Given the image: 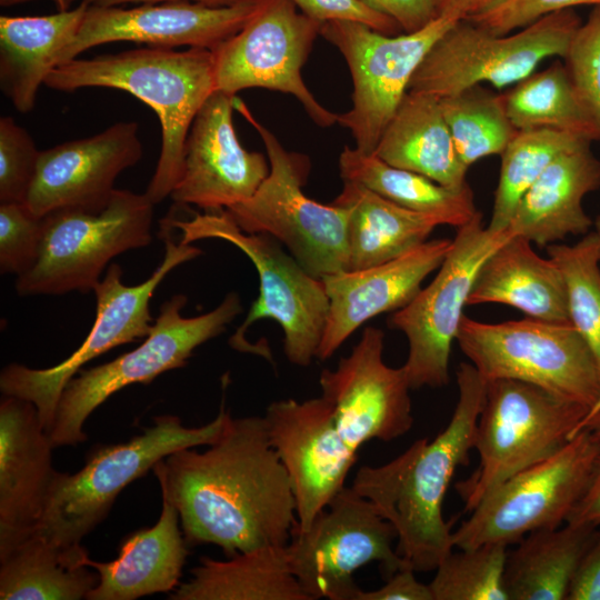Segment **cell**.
I'll return each mask as SVG.
<instances>
[{"instance_id":"cell-5","label":"cell","mask_w":600,"mask_h":600,"mask_svg":"<svg viewBox=\"0 0 600 600\" xmlns=\"http://www.w3.org/2000/svg\"><path fill=\"white\" fill-rule=\"evenodd\" d=\"M234 108L258 131L270 172L251 198L226 211L242 231L281 241L311 276L321 279L346 271L348 210L306 196L308 157L286 150L238 97Z\"/></svg>"},{"instance_id":"cell-48","label":"cell","mask_w":600,"mask_h":600,"mask_svg":"<svg viewBox=\"0 0 600 600\" xmlns=\"http://www.w3.org/2000/svg\"><path fill=\"white\" fill-rule=\"evenodd\" d=\"M567 522L600 526V457L584 493L570 512Z\"/></svg>"},{"instance_id":"cell-29","label":"cell","mask_w":600,"mask_h":600,"mask_svg":"<svg viewBox=\"0 0 600 600\" xmlns=\"http://www.w3.org/2000/svg\"><path fill=\"white\" fill-rule=\"evenodd\" d=\"M386 163L422 174L442 186L467 183L461 161L442 114L440 99L408 91L373 152Z\"/></svg>"},{"instance_id":"cell-42","label":"cell","mask_w":600,"mask_h":600,"mask_svg":"<svg viewBox=\"0 0 600 600\" xmlns=\"http://www.w3.org/2000/svg\"><path fill=\"white\" fill-rule=\"evenodd\" d=\"M40 152L26 129L0 119V203L26 202Z\"/></svg>"},{"instance_id":"cell-50","label":"cell","mask_w":600,"mask_h":600,"mask_svg":"<svg viewBox=\"0 0 600 600\" xmlns=\"http://www.w3.org/2000/svg\"><path fill=\"white\" fill-rule=\"evenodd\" d=\"M91 7H117L118 4L131 3V2H141V3H160L167 1H180V0H83ZM194 2H201L209 6H231L241 0H188Z\"/></svg>"},{"instance_id":"cell-43","label":"cell","mask_w":600,"mask_h":600,"mask_svg":"<svg viewBox=\"0 0 600 600\" xmlns=\"http://www.w3.org/2000/svg\"><path fill=\"white\" fill-rule=\"evenodd\" d=\"M584 4L600 6V0H501L468 21L496 34H507L551 12Z\"/></svg>"},{"instance_id":"cell-33","label":"cell","mask_w":600,"mask_h":600,"mask_svg":"<svg viewBox=\"0 0 600 600\" xmlns=\"http://www.w3.org/2000/svg\"><path fill=\"white\" fill-rule=\"evenodd\" d=\"M87 550L61 549L38 532L0 558L1 600H80L98 584Z\"/></svg>"},{"instance_id":"cell-9","label":"cell","mask_w":600,"mask_h":600,"mask_svg":"<svg viewBox=\"0 0 600 600\" xmlns=\"http://www.w3.org/2000/svg\"><path fill=\"white\" fill-rule=\"evenodd\" d=\"M457 343L486 381H523L590 412L600 403V368L572 323L528 317L487 323L464 314Z\"/></svg>"},{"instance_id":"cell-28","label":"cell","mask_w":600,"mask_h":600,"mask_svg":"<svg viewBox=\"0 0 600 600\" xmlns=\"http://www.w3.org/2000/svg\"><path fill=\"white\" fill-rule=\"evenodd\" d=\"M89 4L48 16L0 17V87L20 113L30 112L48 74L78 33Z\"/></svg>"},{"instance_id":"cell-32","label":"cell","mask_w":600,"mask_h":600,"mask_svg":"<svg viewBox=\"0 0 600 600\" xmlns=\"http://www.w3.org/2000/svg\"><path fill=\"white\" fill-rule=\"evenodd\" d=\"M597 528L566 522L523 537L507 556L504 587L509 600H567Z\"/></svg>"},{"instance_id":"cell-36","label":"cell","mask_w":600,"mask_h":600,"mask_svg":"<svg viewBox=\"0 0 600 600\" xmlns=\"http://www.w3.org/2000/svg\"><path fill=\"white\" fill-rule=\"evenodd\" d=\"M591 142L582 136L553 129L517 131L500 154V177L487 228L506 230L520 198L548 166L560 154Z\"/></svg>"},{"instance_id":"cell-2","label":"cell","mask_w":600,"mask_h":600,"mask_svg":"<svg viewBox=\"0 0 600 600\" xmlns=\"http://www.w3.org/2000/svg\"><path fill=\"white\" fill-rule=\"evenodd\" d=\"M458 402L443 431L421 438L396 459L361 467L352 489L373 503L397 532V552L416 572L432 571L453 550L443 519L446 492L456 470L469 462L487 381L467 362L457 372Z\"/></svg>"},{"instance_id":"cell-40","label":"cell","mask_w":600,"mask_h":600,"mask_svg":"<svg viewBox=\"0 0 600 600\" xmlns=\"http://www.w3.org/2000/svg\"><path fill=\"white\" fill-rule=\"evenodd\" d=\"M43 233V217L26 202L0 203V272L27 273L36 264Z\"/></svg>"},{"instance_id":"cell-21","label":"cell","mask_w":600,"mask_h":600,"mask_svg":"<svg viewBox=\"0 0 600 600\" xmlns=\"http://www.w3.org/2000/svg\"><path fill=\"white\" fill-rule=\"evenodd\" d=\"M237 96L214 91L197 113L184 144L182 176L170 197L206 212L251 198L270 172L268 157L246 150L234 131Z\"/></svg>"},{"instance_id":"cell-20","label":"cell","mask_w":600,"mask_h":600,"mask_svg":"<svg viewBox=\"0 0 600 600\" xmlns=\"http://www.w3.org/2000/svg\"><path fill=\"white\" fill-rule=\"evenodd\" d=\"M260 1L241 0L221 7L188 0L143 3L130 9L89 6L59 64L92 47L117 41L213 50L243 28Z\"/></svg>"},{"instance_id":"cell-15","label":"cell","mask_w":600,"mask_h":600,"mask_svg":"<svg viewBox=\"0 0 600 600\" xmlns=\"http://www.w3.org/2000/svg\"><path fill=\"white\" fill-rule=\"evenodd\" d=\"M459 19L441 14L423 29L389 36L350 20L323 22L328 42L343 56L352 79V106L339 114L363 153H373L386 127L409 91L413 73L423 58Z\"/></svg>"},{"instance_id":"cell-22","label":"cell","mask_w":600,"mask_h":600,"mask_svg":"<svg viewBox=\"0 0 600 600\" xmlns=\"http://www.w3.org/2000/svg\"><path fill=\"white\" fill-rule=\"evenodd\" d=\"M141 157L134 121L43 150L26 203L41 217L59 209L99 211L111 199L117 177Z\"/></svg>"},{"instance_id":"cell-11","label":"cell","mask_w":600,"mask_h":600,"mask_svg":"<svg viewBox=\"0 0 600 600\" xmlns=\"http://www.w3.org/2000/svg\"><path fill=\"white\" fill-rule=\"evenodd\" d=\"M580 24L573 9L551 12L507 34L460 20L428 51L409 91L440 99L483 82L496 88L518 83L543 60L564 58Z\"/></svg>"},{"instance_id":"cell-13","label":"cell","mask_w":600,"mask_h":600,"mask_svg":"<svg viewBox=\"0 0 600 600\" xmlns=\"http://www.w3.org/2000/svg\"><path fill=\"white\" fill-rule=\"evenodd\" d=\"M166 251L161 263L143 282L127 286L122 269L117 263L93 289L97 301L94 323L81 346L60 363L46 369H33L10 363L0 373L3 396L32 402L46 431L54 421L57 406L64 386L90 360L137 339L146 338L152 326L150 300L157 287L176 267L199 257L202 251L188 243H176L162 226Z\"/></svg>"},{"instance_id":"cell-23","label":"cell","mask_w":600,"mask_h":600,"mask_svg":"<svg viewBox=\"0 0 600 600\" xmlns=\"http://www.w3.org/2000/svg\"><path fill=\"white\" fill-rule=\"evenodd\" d=\"M49 433L36 406L3 396L0 402V558L37 532L58 471Z\"/></svg>"},{"instance_id":"cell-1","label":"cell","mask_w":600,"mask_h":600,"mask_svg":"<svg viewBox=\"0 0 600 600\" xmlns=\"http://www.w3.org/2000/svg\"><path fill=\"white\" fill-rule=\"evenodd\" d=\"M152 470L188 546L216 544L232 557L286 546L297 526L291 482L263 417L229 414L207 450H177Z\"/></svg>"},{"instance_id":"cell-54","label":"cell","mask_w":600,"mask_h":600,"mask_svg":"<svg viewBox=\"0 0 600 600\" xmlns=\"http://www.w3.org/2000/svg\"><path fill=\"white\" fill-rule=\"evenodd\" d=\"M598 409H600V403H599V404L596 407V409H593L589 414H591L592 412L597 411ZM589 414H588V416H589ZM588 416H587V417H588Z\"/></svg>"},{"instance_id":"cell-53","label":"cell","mask_w":600,"mask_h":600,"mask_svg":"<svg viewBox=\"0 0 600 600\" xmlns=\"http://www.w3.org/2000/svg\"><path fill=\"white\" fill-rule=\"evenodd\" d=\"M593 227H594L593 231L598 238L599 246H600V216H598L597 219L593 221Z\"/></svg>"},{"instance_id":"cell-41","label":"cell","mask_w":600,"mask_h":600,"mask_svg":"<svg viewBox=\"0 0 600 600\" xmlns=\"http://www.w3.org/2000/svg\"><path fill=\"white\" fill-rule=\"evenodd\" d=\"M563 59L600 141V6L580 24Z\"/></svg>"},{"instance_id":"cell-12","label":"cell","mask_w":600,"mask_h":600,"mask_svg":"<svg viewBox=\"0 0 600 600\" xmlns=\"http://www.w3.org/2000/svg\"><path fill=\"white\" fill-rule=\"evenodd\" d=\"M599 457L600 441L580 430L550 458L492 488L452 532L453 547L509 546L533 531L562 526L584 493Z\"/></svg>"},{"instance_id":"cell-34","label":"cell","mask_w":600,"mask_h":600,"mask_svg":"<svg viewBox=\"0 0 600 600\" xmlns=\"http://www.w3.org/2000/svg\"><path fill=\"white\" fill-rule=\"evenodd\" d=\"M339 169L343 181L360 183L401 207L434 216L443 224L462 227L479 212L468 183L459 188L446 187L356 148H343Z\"/></svg>"},{"instance_id":"cell-35","label":"cell","mask_w":600,"mask_h":600,"mask_svg":"<svg viewBox=\"0 0 600 600\" xmlns=\"http://www.w3.org/2000/svg\"><path fill=\"white\" fill-rule=\"evenodd\" d=\"M507 114L518 130L553 129L599 140L564 64L553 62L503 94Z\"/></svg>"},{"instance_id":"cell-4","label":"cell","mask_w":600,"mask_h":600,"mask_svg":"<svg viewBox=\"0 0 600 600\" xmlns=\"http://www.w3.org/2000/svg\"><path fill=\"white\" fill-rule=\"evenodd\" d=\"M229 414L222 400L217 417L201 427H187L173 414L158 416L129 441L97 447L78 472L58 471L37 532L61 549L81 547L129 483L177 450L213 443Z\"/></svg>"},{"instance_id":"cell-10","label":"cell","mask_w":600,"mask_h":600,"mask_svg":"<svg viewBox=\"0 0 600 600\" xmlns=\"http://www.w3.org/2000/svg\"><path fill=\"white\" fill-rule=\"evenodd\" d=\"M153 203L146 193L116 189L99 211L59 209L43 216L39 257L16 280L20 296L87 293L106 266L151 242Z\"/></svg>"},{"instance_id":"cell-17","label":"cell","mask_w":600,"mask_h":600,"mask_svg":"<svg viewBox=\"0 0 600 600\" xmlns=\"http://www.w3.org/2000/svg\"><path fill=\"white\" fill-rule=\"evenodd\" d=\"M321 26L292 0H261L243 28L212 50L216 90L236 96L263 88L291 94L316 124L331 127L339 114L314 98L301 72Z\"/></svg>"},{"instance_id":"cell-19","label":"cell","mask_w":600,"mask_h":600,"mask_svg":"<svg viewBox=\"0 0 600 600\" xmlns=\"http://www.w3.org/2000/svg\"><path fill=\"white\" fill-rule=\"evenodd\" d=\"M383 346V331L367 327L337 368L323 369L319 378L321 396L332 406L338 431L354 452L372 439L400 438L413 424L406 372L402 367L386 364Z\"/></svg>"},{"instance_id":"cell-46","label":"cell","mask_w":600,"mask_h":600,"mask_svg":"<svg viewBox=\"0 0 600 600\" xmlns=\"http://www.w3.org/2000/svg\"><path fill=\"white\" fill-rule=\"evenodd\" d=\"M567 600H600V526L581 558Z\"/></svg>"},{"instance_id":"cell-27","label":"cell","mask_w":600,"mask_h":600,"mask_svg":"<svg viewBox=\"0 0 600 600\" xmlns=\"http://www.w3.org/2000/svg\"><path fill=\"white\" fill-rule=\"evenodd\" d=\"M531 241L511 236L481 266L468 306L502 303L528 318L571 323L562 273L549 257H540Z\"/></svg>"},{"instance_id":"cell-30","label":"cell","mask_w":600,"mask_h":600,"mask_svg":"<svg viewBox=\"0 0 600 600\" xmlns=\"http://www.w3.org/2000/svg\"><path fill=\"white\" fill-rule=\"evenodd\" d=\"M331 203L348 210L346 271H357L394 260L428 241L442 221L401 207L371 189L343 181Z\"/></svg>"},{"instance_id":"cell-3","label":"cell","mask_w":600,"mask_h":600,"mask_svg":"<svg viewBox=\"0 0 600 600\" xmlns=\"http://www.w3.org/2000/svg\"><path fill=\"white\" fill-rule=\"evenodd\" d=\"M50 89L73 92L101 87L127 91L148 104L161 124V151L146 196L153 203L169 197L183 170L190 127L216 90L212 50L149 47L91 59L76 58L47 77Z\"/></svg>"},{"instance_id":"cell-31","label":"cell","mask_w":600,"mask_h":600,"mask_svg":"<svg viewBox=\"0 0 600 600\" xmlns=\"http://www.w3.org/2000/svg\"><path fill=\"white\" fill-rule=\"evenodd\" d=\"M172 600H310L290 570L286 546H264L227 560L202 557Z\"/></svg>"},{"instance_id":"cell-8","label":"cell","mask_w":600,"mask_h":600,"mask_svg":"<svg viewBox=\"0 0 600 600\" xmlns=\"http://www.w3.org/2000/svg\"><path fill=\"white\" fill-rule=\"evenodd\" d=\"M188 298L174 294L160 307L144 341L118 358L80 370L64 386L49 437L53 448L78 446L87 440L89 416L109 397L133 383L147 384L158 376L183 367L193 351L221 334L242 312L238 293H228L213 310L183 317Z\"/></svg>"},{"instance_id":"cell-7","label":"cell","mask_w":600,"mask_h":600,"mask_svg":"<svg viewBox=\"0 0 600 600\" xmlns=\"http://www.w3.org/2000/svg\"><path fill=\"white\" fill-rule=\"evenodd\" d=\"M589 412L523 381H487L474 437L479 467L456 486L466 510L471 511L499 483L558 452Z\"/></svg>"},{"instance_id":"cell-18","label":"cell","mask_w":600,"mask_h":600,"mask_svg":"<svg viewBox=\"0 0 600 600\" xmlns=\"http://www.w3.org/2000/svg\"><path fill=\"white\" fill-rule=\"evenodd\" d=\"M263 418L291 482L297 513L293 530L304 531L344 488L357 452L341 438L332 406L322 396L274 401Z\"/></svg>"},{"instance_id":"cell-47","label":"cell","mask_w":600,"mask_h":600,"mask_svg":"<svg viewBox=\"0 0 600 600\" xmlns=\"http://www.w3.org/2000/svg\"><path fill=\"white\" fill-rule=\"evenodd\" d=\"M414 572L410 567L402 568L388 577L381 588L360 590L358 600H433L429 584L418 581Z\"/></svg>"},{"instance_id":"cell-45","label":"cell","mask_w":600,"mask_h":600,"mask_svg":"<svg viewBox=\"0 0 600 600\" xmlns=\"http://www.w3.org/2000/svg\"><path fill=\"white\" fill-rule=\"evenodd\" d=\"M374 11L392 19L403 33L419 31L440 13L437 0H362Z\"/></svg>"},{"instance_id":"cell-37","label":"cell","mask_w":600,"mask_h":600,"mask_svg":"<svg viewBox=\"0 0 600 600\" xmlns=\"http://www.w3.org/2000/svg\"><path fill=\"white\" fill-rule=\"evenodd\" d=\"M440 106L457 152L468 168L484 157L501 154L518 131L507 114L503 94L481 84L440 98Z\"/></svg>"},{"instance_id":"cell-16","label":"cell","mask_w":600,"mask_h":600,"mask_svg":"<svg viewBox=\"0 0 600 600\" xmlns=\"http://www.w3.org/2000/svg\"><path fill=\"white\" fill-rule=\"evenodd\" d=\"M394 539L396 529L373 503L344 487L307 530L292 531L286 554L310 600H358L353 573L361 567L379 562L388 577L409 567Z\"/></svg>"},{"instance_id":"cell-14","label":"cell","mask_w":600,"mask_h":600,"mask_svg":"<svg viewBox=\"0 0 600 600\" xmlns=\"http://www.w3.org/2000/svg\"><path fill=\"white\" fill-rule=\"evenodd\" d=\"M512 233L491 231L478 212L457 228L451 248L434 279L403 308L394 311L388 326L401 331L409 344L402 366L411 389L440 388L449 382V361L463 309L478 272L489 256Z\"/></svg>"},{"instance_id":"cell-6","label":"cell","mask_w":600,"mask_h":600,"mask_svg":"<svg viewBox=\"0 0 600 600\" xmlns=\"http://www.w3.org/2000/svg\"><path fill=\"white\" fill-rule=\"evenodd\" d=\"M168 220L181 230L180 242L224 240L240 249L256 267L259 297L230 339L233 348L256 352L244 333L253 322L272 319L282 328L283 349L291 363L307 367L317 358L329 310L321 279L311 276L287 254L271 236L242 231L226 210L197 213L189 220Z\"/></svg>"},{"instance_id":"cell-44","label":"cell","mask_w":600,"mask_h":600,"mask_svg":"<svg viewBox=\"0 0 600 600\" xmlns=\"http://www.w3.org/2000/svg\"><path fill=\"white\" fill-rule=\"evenodd\" d=\"M301 12L323 23L350 20L364 23L377 31L394 36L400 30L389 17L368 7L362 0H292Z\"/></svg>"},{"instance_id":"cell-26","label":"cell","mask_w":600,"mask_h":600,"mask_svg":"<svg viewBox=\"0 0 600 600\" xmlns=\"http://www.w3.org/2000/svg\"><path fill=\"white\" fill-rule=\"evenodd\" d=\"M162 494V493H161ZM178 510L162 494L158 521L127 536L109 562L87 559L99 574L88 600H134L176 590L188 554Z\"/></svg>"},{"instance_id":"cell-51","label":"cell","mask_w":600,"mask_h":600,"mask_svg":"<svg viewBox=\"0 0 600 600\" xmlns=\"http://www.w3.org/2000/svg\"><path fill=\"white\" fill-rule=\"evenodd\" d=\"M582 429L588 430L597 440L600 441V409L586 417V419L581 422L578 432Z\"/></svg>"},{"instance_id":"cell-38","label":"cell","mask_w":600,"mask_h":600,"mask_svg":"<svg viewBox=\"0 0 600 600\" xmlns=\"http://www.w3.org/2000/svg\"><path fill=\"white\" fill-rule=\"evenodd\" d=\"M549 257L559 267L567 291L572 326L589 344L600 368V246L588 232L574 244H550Z\"/></svg>"},{"instance_id":"cell-52","label":"cell","mask_w":600,"mask_h":600,"mask_svg":"<svg viewBox=\"0 0 600 600\" xmlns=\"http://www.w3.org/2000/svg\"><path fill=\"white\" fill-rule=\"evenodd\" d=\"M28 1H32V0H0V4L2 7H10V6L19 4V3H24ZM50 1L54 3L57 11H66V10L71 9V6L77 0H50Z\"/></svg>"},{"instance_id":"cell-49","label":"cell","mask_w":600,"mask_h":600,"mask_svg":"<svg viewBox=\"0 0 600 600\" xmlns=\"http://www.w3.org/2000/svg\"><path fill=\"white\" fill-rule=\"evenodd\" d=\"M501 0H437L439 13L468 20L500 2Z\"/></svg>"},{"instance_id":"cell-24","label":"cell","mask_w":600,"mask_h":600,"mask_svg":"<svg viewBox=\"0 0 600 600\" xmlns=\"http://www.w3.org/2000/svg\"><path fill=\"white\" fill-rule=\"evenodd\" d=\"M451 243L450 239L429 240L389 262L321 278L329 310L317 358L329 359L364 322L407 306L441 266Z\"/></svg>"},{"instance_id":"cell-25","label":"cell","mask_w":600,"mask_h":600,"mask_svg":"<svg viewBox=\"0 0 600 600\" xmlns=\"http://www.w3.org/2000/svg\"><path fill=\"white\" fill-rule=\"evenodd\" d=\"M600 188V160L590 146L557 157L520 198L507 229L541 248L593 226L583 198Z\"/></svg>"},{"instance_id":"cell-39","label":"cell","mask_w":600,"mask_h":600,"mask_svg":"<svg viewBox=\"0 0 600 600\" xmlns=\"http://www.w3.org/2000/svg\"><path fill=\"white\" fill-rule=\"evenodd\" d=\"M507 547L484 543L450 551L429 583L433 600H509L504 587Z\"/></svg>"}]
</instances>
